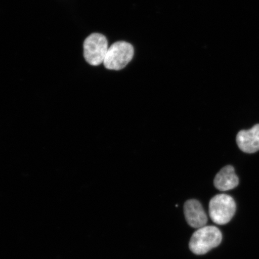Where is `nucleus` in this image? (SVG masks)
I'll return each instance as SVG.
<instances>
[{"instance_id":"f257e3e1","label":"nucleus","mask_w":259,"mask_h":259,"mask_svg":"<svg viewBox=\"0 0 259 259\" xmlns=\"http://www.w3.org/2000/svg\"><path fill=\"white\" fill-rule=\"evenodd\" d=\"M222 234L218 228L213 226H205L197 230L191 237L189 248L197 255L205 254L212 248L220 244Z\"/></svg>"},{"instance_id":"423d86ee","label":"nucleus","mask_w":259,"mask_h":259,"mask_svg":"<svg viewBox=\"0 0 259 259\" xmlns=\"http://www.w3.org/2000/svg\"><path fill=\"white\" fill-rule=\"evenodd\" d=\"M236 143L241 151L252 154L259 150V124L248 131H241L236 136Z\"/></svg>"},{"instance_id":"39448f33","label":"nucleus","mask_w":259,"mask_h":259,"mask_svg":"<svg viewBox=\"0 0 259 259\" xmlns=\"http://www.w3.org/2000/svg\"><path fill=\"white\" fill-rule=\"evenodd\" d=\"M184 210L186 221L191 227L199 229L206 226L208 218L201 203L198 200H187L184 204Z\"/></svg>"},{"instance_id":"7ed1b4c3","label":"nucleus","mask_w":259,"mask_h":259,"mask_svg":"<svg viewBox=\"0 0 259 259\" xmlns=\"http://www.w3.org/2000/svg\"><path fill=\"white\" fill-rule=\"evenodd\" d=\"M134 56V48L124 41L116 42L108 48L104 61L106 69L119 70L127 66Z\"/></svg>"},{"instance_id":"20e7f679","label":"nucleus","mask_w":259,"mask_h":259,"mask_svg":"<svg viewBox=\"0 0 259 259\" xmlns=\"http://www.w3.org/2000/svg\"><path fill=\"white\" fill-rule=\"evenodd\" d=\"M108 48V42L104 35L92 34L84 41V58L92 66H99L103 63Z\"/></svg>"},{"instance_id":"f03ea898","label":"nucleus","mask_w":259,"mask_h":259,"mask_svg":"<svg viewBox=\"0 0 259 259\" xmlns=\"http://www.w3.org/2000/svg\"><path fill=\"white\" fill-rule=\"evenodd\" d=\"M236 209L234 198L226 194H220L213 197L209 204L210 218L218 225L228 224L234 218Z\"/></svg>"},{"instance_id":"0eeeda50","label":"nucleus","mask_w":259,"mask_h":259,"mask_svg":"<svg viewBox=\"0 0 259 259\" xmlns=\"http://www.w3.org/2000/svg\"><path fill=\"white\" fill-rule=\"evenodd\" d=\"M217 189L226 192L235 189L238 186L239 178L235 174L234 167L228 165L219 171L213 180Z\"/></svg>"}]
</instances>
